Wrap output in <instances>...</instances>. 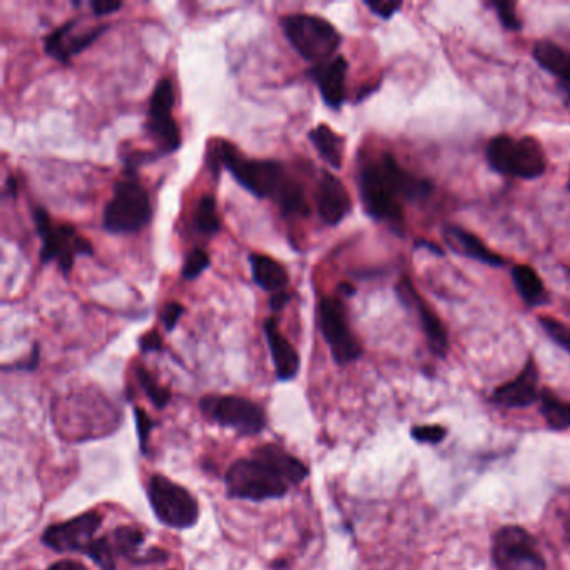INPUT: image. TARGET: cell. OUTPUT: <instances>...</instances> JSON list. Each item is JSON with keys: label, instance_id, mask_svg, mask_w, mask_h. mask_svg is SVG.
<instances>
[{"label": "cell", "instance_id": "6da1fadb", "mask_svg": "<svg viewBox=\"0 0 570 570\" xmlns=\"http://www.w3.org/2000/svg\"><path fill=\"white\" fill-rule=\"evenodd\" d=\"M310 469L275 443L260 445L248 459L236 460L224 477L230 499L265 502L283 499L293 485L308 479Z\"/></svg>", "mask_w": 570, "mask_h": 570}, {"label": "cell", "instance_id": "7a4b0ae2", "mask_svg": "<svg viewBox=\"0 0 570 570\" xmlns=\"http://www.w3.org/2000/svg\"><path fill=\"white\" fill-rule=\"evenodd\" d=\"M358 188L368 216L387 223L397 233L405 226L403 201L417 203L433 193L430 181L405 171L390 153L360 166Z\"/></svg>", "mask_w": 570, "mask_h": 570}, {"label": "cell", "instance_id": "3957f363", "mask_svg": "<svg viewBox=\"0 0 570 570\" xmlns=\"http://www.w3.org/2000/svg\"><path fill=\"white\" fill-rule=\"evenodd\" d=\"M206 163L216 178L223 169H228L246 191H250L256 198L275 199V203L293 178L278 161L245 158L235 144L221 139L209 144Z\"/></svg>", "mask_w": 570, "mask_h": 570}, {"label": "cell", "instance_id": "277c9868", "mask_svg": "<svg viewBox=\"0 0 570 570\" xmlns=\"http://www.w3.org/2000/svg\"><path fill=\"white\" fill-rule=\"evenodd\" d=\"M153 218L149 193L139 183L136 171H124V178L114 184V194L102 214V228L111 235H133L143 230Z\"/></svg>", "mask_w": 570, "mask_h": 570}, {"label": "cell", "instance_id": "5b68a950", "mask_svg": "<svg viewBox=\"0 0 570 570\" xmlns=\"http://www.w3.org/2000/svg\"><path fill=\"white\" fill-rule=\"evenodd\" d=\"M280 24L291 47L305 61L315 62V66L333 59L341 46L340 32L331 22L315 14H286Z\"/></svg>", "mask_w": 570, "mask_h": 570}, {"label": "cell", "instance_id": "8992f818", "mask_svg": "<svg viewBox=\"0 0 570 570\" xmlns=\"http://www.w3.org/2000/svg\"><path fill=\"white\" fill-rule=\"evenodd\" d=\"M487 161L495 173L519 179H537L547 171V156L539 141L530 136H497L485 149Z\"/></svg>", "mask_w": 570, "mask_h": 570}, {"label": "cell", "instance_id": "52a82bcc", "mask_svg": "<svg viewBox=\"0 0 570 570\" xmlns=\"http://www.w3.org/2000/svg\"><path fill=\"white\" fill-rule=\"evenodd\" d=\"M37 235L41 236L42 246L39 258L42 263H54L61 268L62 275H71L77 256H91L94 253L89 240L77 233L71 224L52 223L46 209L36 206L32 209Z\"/></svg>", "mask_w": 570, "mask_h": 570}, {"label": "cell", "instance_id": "ba28073f", "mask_svg": "<svg viewBox=\"0 0 570 570\" xmlns=\"http://www.w3.org/2000/svg\"><path fill=\"white\" fill-rule=\"evenodd\" d=\"M148 499L154 515L169 529L186 530L198 524V500L168 477L156 474L149 479Z\"/></svg>", "mask_w": 570, "mask_h": 570}, {"label": "cell", "instance_id": "9c48e42d", "mask_svg": "<svg viewBox=\"0 0 570 570\" xmlns=\"http://www.w3.org/2000/svg\"><path fill=\"white\" fill-rule=\"evenodd\" d=\"M204 417L219 427L235 430L241 437H253L268 425L261 405L238 395H208L199 402Z\"/></svg>", "mask_w": 570, "mask_h": 570}, {"label": "cell", "instance_id": "30bf717a", "mask_svg": "<svg viewBox=\"0 0 570 570\" xmlns=\"http://www.w3.org/2000/svg\"><path fill=\"white\" fill-rule=\"evenodd\" d=\"M318 325L331 357L338 365L357 362L363 355L362 343L348 325L347 310L340 298H321L318 303Z\"/></svg>", "mask_w": 570, "mask_h": 570}, {"label": "cell", "instance_id": "8fae6325", "mask_svg": "<svg viewBox=\"0 0 570 570\" xmlns=\"http://www.w3.org/2000/svg\"><path fill=\"white\" fill-rule=\"evenodd\" d=\"M492 555L499 570H545L544 555L534 537L515 525H507L495 534Z\"/></svg>", "mask_w": 570, "mask_h": 570}, {"label": "cell", "instance_id": "7c38bea8", "mask_svg": "<svg viewBox=\"0 0 570 570\" xmlns=\"http://www.w3.org/2000/svg\"><path fill=\"white\" fill-rule=\"evenodd\" d=\"M174 89L168 77L159 79L149 97L148 129L149 136L158 143L161 154L174 153L181 148V129L173 118Z\"/></svg>", "mask_w": 570, "mask_h": 570}, {"label": "cell", "instance_id": "4fadbf2b", "mask_svg": "<svg viewBox=\"0 0 570 570\" xmlns=\"http://www.w3.org/2000/svg\"><path fill=\"white\" fill-rule=\"evenodd\" d=\"M102 515L89 510L59 524H51L42 534V544L61 554H86L96 542V532L101 529Z\"/></svg>", "mask_w": 570, "mask_h": 570}, {"label": "cell", "instance_id": "5bb4252c", "mask_svg": "<svg viewBox=\"0 0 570 570\" xmlns=\"http://www.w3.org/2000/svg\"><path fill=\"white\" fill-rule=\"evenodd\" d=\"M395 290H397L398 298L403 305L417 311L420 325H422L428 347L432 350L433 355L440 358L445 357L448 352V336L437 313L427 305V301L423 300L422 296L418 295V291L415 290V286L408 276L400 278Z\"/></svg>", "mask_w": 570, "mask_h": 570}, {"label": "cell", "instance_id": "9a60e30c", "mask_svg": "<svg viewBox=\"0 0 570 570\" xmlns=\"http://www.w3.org/2000/svg\"><path fill=\"white\" fill-rule=\"evenodd\" d=\"M76 24L77 19H71L44 37V51L61 64H69L72 57L86 51L87 47L92 46L104 32L109 31L107 24H101V26L92 27L89 31L74 36L72 31Z\"/></svg>", "mask_w": 570, "mask_h": 570}, {"label": "cell", "instance_id": "2e32d148", "mask_svg": "<svg viewBox=\"0 0 570 570\" xmlns=\"http://www.w3.org/2000/svg\"><path fill=\"white\" fill-rule=\"evenodd\" d=\"M315 203L321 221L336 226L352 211V198L345 184L330 171H321L315 191Z\"/></svg>", "mask_w": 570, "mask_h": 570}, {"label": "cell", "instance_id": "e0dca14e", "mask_svg": "<svg viewBox=\"0 0 570 570\" xmlns=\"http://www.w3.org/2000/svg\"><path fill=\"white\" fill-rule=\"evenodd\" d=\"M348 62L343 56H335L330 61L316 64L308 76L316 82L326 106L338 111L347 101Z\"/></svg>", "mask_w": 570, "mask_h": 570}, {"label": "cell", "instance_id": "ac0fdd59", "mask_svg": "<svg viewBox=\"0 0 570 570\" xmlns=\"http://www.w3.org/2000/svg\"><path fill=\"white\" fill-rule=\"evenodd\" d=\"M539 370L534 360L529 358L524 370L512 382L500 385L492 395V402L507 408L529 407L539 398Z\"/></svg>", "mask_w": 570, "mask_h": 570}, {"label": "cell", "instance_id": "d6986e66", "mask_svg": "<svg viewBox=\"0 0 570 570\" xmlns=\"http://www.w3.org/2000/svg\"><path fill=\"white\" fill-rule=\"evenodd\" d=\"M266 343L270 347L271 360L275 365L276 378L280 382H290L300 372V355L291 345L288 338L281 333L276 318H266L265 325Z\"/></svg>", "mask_w": 570, "mask_h": 570}, {"label": "cell", "instance_id": "ffe728a7", "mask_svg": "<svg viewBox=\"0 0 570 570\" xmlns=\"http://www.w3.org/2000/svg\"><path fill=\"white\" fill-rule=\"evenodd\" d=\"M114 552L134 565L164 564L169 560L168 550L151 547L148 552H141L144 545L143 530L129 525H121L112 532Z\"/></svg>", "mask_w": 570, "mask_h": 570}, {"label": "cell", "instance_id": "44dd1931", "mask_svg": "<svg viewBox=\"0 0 570 570\" xmlns=\"http://www.w3.org/2000/svg\"><path fill=\"white\" fill-rule=\"evenodd\" d=\"M443 236H445L447 245L457 255L489 266H504L507 263L499 253H495V251L490 250L489 246H485L484 241L480 240L479 236H475L474 233H470L464 228L447 226L443 231Z\"/></svg>", "mask_w": 570, "mask_h": 570}, {"label": "cell", "instance_id": "7402d4cb", "mask_svg": "<svg viewBox=\"0 0 570 570\" xmlns=\"http://www.w3.org/2000/svg\"><path fill=\"white\" fill-rule=\"evenodd\" d=\"M534 59L542 69L559 77L560 87L570 104V52L552 42L542 41L535 44Z\"/></svg>", "mask_w": 570, "mask_h": 570}, {"label": "cell", "instance_id": "603a6c76", "mask_svg": "<svg viewBox=\"0 0 570 570\" xmlns=\"http://www.w3.org/2000/svg\"><path fill=\"white\" fill-rule=\"evenodd\" d=\"M250 265L253 281L260 286L261 290L268 291L271 295L286 291L290 278H288V271L281 263L273 260L271 256L251 253Z\"/></svg>", "mask_w": 570, "mask_h": 570}, {"label": "cell", "instance_id": "cb8c5ba5", "mask_svg": "<svg viewBox=\"0 0 570 570\" xmlns=\"http://www.w3.org/2000/svg\"><path fill=\"white\" fill-rule=\"evenodd\" d=\"M308 139L315 146L320 158L330 164L331 168L340 169L343 164V146L345 139L336 134L330 126L318 124L308 133Z\"/></svg>", "mask_w": 570, "mask_h": 570}, {"label": "cell", "instance_id": "d4e9b609", "mask_svg": "<svg viewBox=\"0 0 570 570\" xmlns=\"http://www.w3.org/2000/svg\"><path fill=\"white\" fill-rule=\"evenodd\" d=\"M512 280L515 288L519 291L520 298L525 305L540 306L549 301V295L545 290L544 281L535 273L532 266L517 265L512 268Z\"/></svg>", "mask_w": 570, "mask_h": 570}, {"label": "cell", "instance_id": "484cf974", "mask_svg": "<svg viewBox=\"0 0 570 570\" xmlns=\"http://www.w3.org/2000/svg\"><path fill=\"white\" fill-rule=\"evenodd\" d=\"M540 412L552 430H565L570 427V403L560 400L550 390H542L539 395Z\"/></svg>", "mask_w": 570, "mask_h": 570}, {"label": "cell", "instance_id": "4316f807", "mask_svg": "<svg viewBox=\"0 0 570 570\" xmlns=\"http://www.w3.org/2000/svg\"><path fill=\"white\" fill-rule=\"evenodd\" d=\"M193 226L199 235L204 236L218 235L221 230L218 206L211 194H204L199 198L198 206L194 209Z\"/></svg>", "mask_w": 570, "mask_h": 570}, {"label": "cell", "instance_id": "83f0119b", "mask_svg": "<svg viewBox=\"0 0 570 570\" xmlns=\"http://www.w3.org/2000/svg\"><path fill=\"white\" fill-rule=\"evenodd\" d=\"M276 204L280 206L281 213L286 216H306L310 213L305 188L296 178H291L290 183L286 184Z\"/></svg>", "mask_w": 570, "mask_h": 570}, {"label": "cell", "instance_id": "f1b7e54d", "mask_svg": "<svg viewBox=\"0 0 570 570\" xmlns=\"http://www.w3.org/2000/svg\"><path fill=\"white\" fill-rule=\"evenodd\" d=\"M136 378H138L139 385L143 388V392L146 393V397L153 402L154 407L159 408V410L168 407L173 395H171L168 388L161 387V385L156 382V378H154L146 368L138 365V367H136Z\"/></svg>", "mask_w": 570, "mask_h": 570}, {"label": "cell", "instance_id": "f546056e", "mask_svg": "<svg viewBox=\"0 0 570 570\" xmlns=\"http://www.w3.org/2000/svg\"><path fill=\"white\" fill-rule=\"evenodd\" d=\"M114 547L107 539V535L99 537L96 542L91 545V549L87 552V557L96 562L97 567L101 570H116V559H114Z\"/></svg>", "mask_w": 570, "mask_h": 570}, {"label": "cell", "instance_id": "4dcf8cb0", "mask_svg": "<svg viewBox=\"0 0 570 570\" xmlns=\"http://www.w3.org/2000/svg\"><path fill=\"white\" fill-rule=\"evenodd\" d=\"M539 325L544 328L550 340L555 341L562 350L570 353V326L557 320L554 316H539Z\"/></svg>", "mask_w": 570, "mask_h": 570}, {"label": "cell", "instance_id": "1f68e13d", "mask_svg": "<svg viewBox=\"0 0 570 570\" xmlns=\"http://www.w3.org/2000/svg\"><path fill=\"white\" fill-rule=\"evenodd\" d=\"M209 265H211V260H209L208 253L203 248H194L186 256L181 276H183L184 281H194L203 275L204 271L208 270Z\"/></svg>", "mask_w": 570, "mask_h": 570}, {"label": "cell", "instance_id": "d6a6232c", "mask_svg": "<svg viewBox=\"0 0 570 570\" xmlns=\"http://www.w3.org/2000/svg\"><path fill=\"white\" fill-rule=\"evenodd\" d=\"M490 7L495 9L500 24L505 29H509V31H520L522 29V21H520L519 14H517V7H515L514 2L495 0V2H490Z\"/></svg>", "mask_w": 570, "mask_h": 570}, {"label": "cell", "instance_id": "836d02e7", "mask_svg": "<svg viewBox=\"0 0 570 570\" xmlns=\"http://www.w3.org/2000/svg\"><path fill=\"white\" fill-rule=\"evenodd\" d=\"M134 420H136V430H138L139 447H141V452L146 455L149 450L151 432L158 423L154 422L153 418L149 417L148 413L139 407L134 408Z\"/></svg>", "mask_w": 570, "mask_h": 570}, {"label": "cell", "instance_id": "e575fe53", "mask_svg": "<svg viewBox=\"0 0 570 570\" xmlns=\"http://www.w3.org/2000/svg\"><path fill=\"white\" fill-rule=\"evenodd\" d=\"M365 6L372 11V14L380 17V19H392L400 9H402V2H392V0H367Z\"/></svg>", "mask_w": 570, "mask_h": 570}, {"label": "cell", "instance_id": "d590c367", "mask_svg": "<svg viewBox=\"0 0 570 570\" xmlns=\"http://www.w3.org/2000/svg\"><path fill=\"white\" fill-rule=\"evenodd\" d=\"M184 313H186V308L179 301H169V303L163 306L159 318L163 321L166 331H173L178 326V321L181 320V316Z\"/></svg>", "mask_w": 570, "mask_h": 570}, {"label": "cell", "instance_id": "8d00e7d4", "mask_svg": "<svg viewBox=\"0 0 570 570\" xmlns=\"http://www.w3.org/2000/svg\"><path fill=\"white\" fill-rule=\"evenodd\" d=\"M412 437L418 442L438 443L447 437V430L440 425H422L412 430Z\"/></svg>", "mask_w": 570, "mask_h": 570}, {"label": "cell", "instance_id": "74e56055", "mask_svg": "<svg viewBox=\"0 0 570 570\" xmlns=\"http://www.w3.org/2000/svg\"><path fill=\"white\" fill-rule=\"evenodd\" d=\"M39 362H41V347L36 343L29 357L24 358L21 362L12 363L11 367H4V370L6 372H9V370H12V372L14 370L16 372H34L39 367Z\"/></svg>", "mask_w": 570, "mask_h": 570}, {"label": "cell", "instance_id": "f35d334b", "mask_svg": "<svg viewBox=\"0 0 570 570\" xmlns=\"http://www.w3.org/2000/svg\"><path fill=\"white\" fill-rule=\"evenodd\" d=\"M139 348L143 353H156L163 350V338L159 335L158 331L153 330L149 333H144L139 338Z\"/></svg>", "mask_w": 570, "mask_h": 570}, {"label": "cell", "instance_id": "ab89813d", "mask_svg": "<svg viewBox=\"0 0 570 570\" xmlns=\"http://www.w3.org/2000/svg\"><path fill=\"white\" fill-rule=\"evenodd\" d=\"M91 6L92 12L96 16H106V14H112V12L119 11L123 7V2H107V0H94L89 4Z\"/></svg>", "mask_w": 570, "mask_h": 570}, {"label": "cell", "instance_id": "60d3db41", "mask_svg": "<svg viewBox=\"0 0 570 570\" xmlns=\"http://www.w3.org/2000/svg\"><path fill=\"white\" fill-rule=\"evenodd\" d=\"M291 298H293V296H291V293H288V291H280V293H275V295H271L270 296L271 310L273 311L283 310V308H285V306L288 305V303H290Z\"/></svg>", "mask_w": 570, "mask_h": 570}, {"label": "cell", "instance_id": "b9f144b4", "mask_svg": "<svg viewBox=\"0 0 570 570\" xmlns=\"http://www.w3.org/2000/svg\"><path fill=\"white\" fill-rule=\"evenodd\" d=\"M47 570H89L86 565L77 562V560H59L56 564H52Z\"/></svg>", "mask_w": 570, "mask_h": 570}, {"label": "cell", "instance_id": "7bdbcfd3", "mask_svg": "<svg viewBox=\"0 0 570 570\" xmlns=\"http://www.w3.org/2000/svg\"><path fill=\"white\" fill-rule=\"evenodd\" d=\"M17 179L14 176H9L6 181V189H4V196H11L12 199L17 198Z\"/></svg>", "mask_w": 570, "mask_h": 570}, {"label": "cell", "instance_id": "ee69618b", "mask_svg": "<svg viewBox=\"0 0 570 570\" xmlns=\"http://www.w3.org/2000/svg\"><path fill=\"white\" fill-rule=\"evenodd\" d=\"M338 291H340L343 296H353L355 295V286L350 285V283H341L338 286Z\"/></svg>", "mask_w": 570, "mask_h": 570}, {"label": "cell", "instance_id": "f6af8a7d", "mask_svg": "<svg viewBox=\"0 0 570 570\" xmlns=\"http://www.w3.org/2000/svg\"><path fill=\"white\" fill-rule=\"evenodd\" d=\"M565 530H567V537H569V542H570V514L569 517H567V524H565Z\"/></svg>", "mask_w": 570, "mask_h": 570}, {"label": "cell", "instance_id": "bcb514c9", "mask_svg": "<svg viewBox=\"0 0 570 570\" xmlns=\"http://www.w3.org/2000/svg\"><path fill=\"white\" fill-rule=\"evenodd\" d=\"M569 189H570V181H569Z\"/></svg>", "mask_w": 570, "mask_h": 570}]
</instances>
